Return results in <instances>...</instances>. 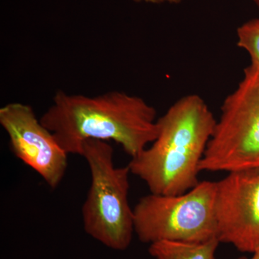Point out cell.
<instances>
[{
  "label": "cell",
  "instance_id": "1",
  "mask_svg": "<svg viewBox=\"0 0 259 259\" xmlns=\"http://www.w3.org/2000/svg\"><path fill=\"white\" fill-rule=\"evenodd\" d=\"M40 120L69 155L80 156L83 143L97 140L114 141L133 158L158 135L156 109L125 92L87 96L59 90Z\"/></svg>",
  "mask_w": 259,
  "mask_h": 259
},
{
  "label": "cell",
  "instance_id": "2",
  "mask_svg": "<svg viewBox=\"0 0 259 259\" xmlns=\"http://www.w3.org/2000/svg\"><path fill=\"white\" fill-rule=\"evenodd\" d=\"M217 120L195 94L181 97L158 118L156 140L127 166L151 193L180 195L199 183V165Z\"/></svg>",
  "mask_w": 259,
  "mask_h": 259
},
{
  "label": "cell",
  "instance_id": "3",
  "mask_svg": "<svg viewBox=\"0 0 259 259\" xmlns=\"http://www.w3.org/2000/svg\"><path fill=\"white\" fill-rule=\"evenodd\" d=\"M80 156L91 175L81 209L84 231L110 249L125 250L135 233L134 208L128 201L129 166H115L113 148L106 141L88 140Z\"/></svg>",
  "mask_w": 259,
  "mask_h": 259
},
{
  "label": "cell",
  "instance_id": "4",
  "mask_svg": "<svg viewBox=\"0 0 259 259\" xmlns=\"http://www.w3.org/2000/svg\"><path fill=\"white\" fill-rule=\"evenodd\" d=\"M216 182H200L180 195L151 193L134 207V230L144 243L218 238Z\"/></svg>",
  "mask_w": 259,
  "mask_h": 259
},
{
  "label": "cell",
  "instance_id": "5",
  "mask_svg": "<svg viewBox=\"0 0 259 259\" xmlns=\"http://www.w3.org/2000/svg\"><path fill=\"white\" fill-rule=\"evenodd\" d=\"M221 110L200 171L228 173L259 167V77L244 70Z\"/></svg>",
  "mask_w": 259,
  "mask_h": 259
},
{
  "label": "cell",
  "instance_id": "6",
  "mask_svg": "<svg viewBox=\"0 0 259 259\" xmlns=\"http://www.w3.org/2000/svg\"><path fill=\"white\" fill-rule=\"evenodd\" d=\"M0 125L12 151L51 189L60 185L68 167V154L54 134L37 119L31 106L10 102L0 108Z\"/></svg>",
  "mask_w": 259,
  "mask_h": 259
},
{
  "label": "cell",
  "instance_id": "7",
  "mask_svg": "<svg viewBox=\"0 0 259 259\" xmlns=\"http://www.w3.org/2000/svg\"><path fill=\"white\" fill-rule=\"evenodd\" d=\"M220 243L243 253L259 250V167L228 172L216 182Z\"/></svg>",
  "mask_w": 259,
  "mask_h": 259
},
{
  "label": "cell",
  "instance_id": "8",
  "mask_svg": "<svg viewBox=\"0 0 259 259\" xmlns=\"http://www.w3.org/2000/svg\"><path fill=\"white\" fill-rule=\"evenodd\" d=\"M218 238L204 242L160 241L150 244L148 251L156 259H218Z\"/></svg>",
  "mask_w": 259,
  "mask_h": 259
},
{
  "label": "cell",
  "instance_id": "9",
  "mask_svg": "<svg viewBox=\"0 0 259 259\" xmlns=\"http://www.w3.org/2000/svg\"><path fill=\"white\" fill-rule=\"evenodd\" d=\"M238 47L249 54L250 64L244 69L259 77V18L245 22L237 29Z\"/></svg>",
  "mask_w": 259,
  "mask_h": 259
},
{
  "label": "cell",
  "instance_id": "10",
  "mask_svg": "<svg viewBox=\"0 0 259 259\" xmlns=\"http://www.w3.org/2000/svg\"><path fill=\"white\" fill-rule=\"evenodd\" d=\"M136 3H148V4H179L183 0H132Z\"/></svg>",
  "mask_w": 259,
  "mask_h": 259
},
{
  "label": "cell",
  "instance_id": "11",
  "mask_svg": "<svg viewBox=\"0 0 259 259\" xmlns=\"http://www.w3.org/2000/svg\"><path fill=\"white\" fill-rule=\"evenodd\" d=\"M251 256L250 257L241 256L237 259H259V250L255 252V253H251Z\"/></svg>",
  "mask_w": 259,
  "mask_h": 259
},
{
  "label": "cell",
  "instance_id": "12",
  "mask_svg": "<svg viewBox=\"0 0 259 259\" xmlns=\"http://www.w3.org/2000/svg\"><path fill=\"white\" fill-rule=\"evenodd\" d=\"M253 3H255V5H256L257 8H258L259 10V0H253Z\"/></svg>",
  "mask_w": 259,
  "mask_h": 259
}]
</instances>
